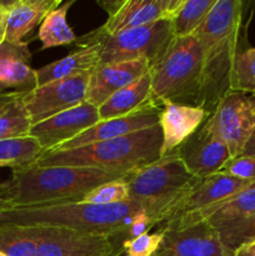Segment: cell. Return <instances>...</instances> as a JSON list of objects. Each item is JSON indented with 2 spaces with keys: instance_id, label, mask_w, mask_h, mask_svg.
Wrapping results in <instances>:
<instances>
[{
  "instance_id": "7402d4cb",
  "label": "cell",
  "mask_w": 255,
  "mask_h": 256,
  "mask_svg": "<svg viewBox=\"0 0 255 256\" xmlns=\"http://www.w3.org/2000/svg\"><path fill=\"white\" fill-rule=\"evenodd\" d=\"M74 2L75 0L62 2L42 20L38 34L42 50L76 42V36L66 22V14Z\"/></svg>"
},
{
  "instance_id": "e575fe53",
  "label": "cell",
  "mask_w": 255,
  "mask_h": 256,
  "mask_svg": "<svg viewBox=\"0 0 255 256\" xmlns=\"http://www.w3.org/2000/svg\"><path fill=\"white\" fill-rule=\"evenodd\" d=\"M8 25V9L4 2H0V45L5 42Z\"/></svg>"
},
{
  "instance_id": "d590c367",
  "label": "cell",
  "mask_w": 255,
  "mask_h": 256,
  "mask_svg": "<svg viewBox=\"0 0 255 256\" xmlns=\"http://www.w3.org/2000/svg\"><path fill=\"white\" fill-rule=\"evenodd\" d=\"M232 256H255V242L240 246Z\"/></svg>"
},
{
  "instance_id": "cb8c5ba5",
  "label": "cell",
  "mask_w": 255,
  "mask_h": 256,
  "mask_svg": "<svg viewBox=\"0 0 255 256\" xmlns=\"http://www.w3.org/2000/svg\"><path fill=\"white\" fill-rule=\"evenodd\" d=\"M255 214V182L228 200L208 219L212 228L238 222Z\"/></svg>"
},
{
  "instance_id": "3957f363",
  "label": "cell",
  "mask_w": 255,
  "mask_h": 256,
  "mask_svg": "<svg viewBox=\"0 0 255 256\" xmlns=\"http://www.w3.org/2000/svg\"><path fill=\"white\" fill-rule=\"evenodd\" d=\"M242 18L240 0H216L194 32L204 54L205 88L202 106L209 115L220 100L232 92Z\"/></svg>"
},
{
  "instance_id": "74e56055",
  "label": "cell",
  "mask_w": 255,
  "mask_h": 256,
  "mask_svg": "<svg viewBox=\"0 0 255 256\" xmlns=\"http://www.w3.org/2000/svg\"><path fill=\"white\" fill-rule=\"evenodd\" d=\"M2 166H6V165L2 164V162H0V168H2Z\"/></svg>"
},
{
  "instance_id": "9c48e42d",
  "label": "cell",
  "mask_w": 255,
  "mask_h": 256,
  "mask_svg": "<svg viewBox=\"0 0 255 256\" xmlns=\"http://www.w3.org/2000/svg\"><path fill=\"white\" fill-rule=\"evenodd\" d=\"M38 249L35 256H120L128 232L92 234L55 228H35Z\"/></svg>"
},
{
  "instance_id": "603a6c76",
  "label": "cell",
  "mask_w": 255,
  "mask_h": 256,
  "mask_svg": "<svg viewBox=\"0 0 255 256\" xmlns=\"http://www.w3.org/2000/svg\"><path fill=\"white\" fill-rule=\"evenodd\" d=\"M44 154L42 145L32 135L0 140V162L10 168L32 165Z\"/></svg>"
},
{
  "instance_id": "f546056e",
  "label": "cell",
  "mask_w": 255,
  "mask_h": 256,
  "mask_svg": "<svg viewBox=\"0 0 255 256\" xmlns=\"http://www.w3.org/2000/svg\"><path fill=\"white\" fill-rule=\"evenodd\" d=\"M126 179L105 182V184L99 185L95 189L90 190L89 192L82 195L78 202H90V204L96 205H114L120 204V202H130L129 188H128Z\"/></svg>"
},
{
  "instance_id": "f35d334b",
  "label": "cell",
  "mask_w": 255,
  "mask_h": 256,
  "mask_svg": "<svg viewBox=\"0 0 255 256\" xmlns=\"http://www.w3.org/2000/svg\"><path fill=\"white\" fill-rule=\"evenodd\" d=\"M0 256H6V255H4V254H2V252H0Z\"/></svg>"
},
{
  "instance_id": "484cf974",
  "label": "cell",
  "mask_w": 255,
  "mask_h": 256,
  "mask_svg": "<svg viewBox=\"0 0 255 256\" xmlns=\"http://www.w3.org/2000/svg\"><path fill=\"white\" fill-rule=\"evenodd\" d=\"M38 234L35 228L0 226V252L6 256H35Z\"/></svg>"
},
{
  "instance_id": "277c9868",
  "label": "cell",
  "mask_w": 255,
  "mask_h": 256,
  "mask_svg": "<svg viewBox=\"0 0 255 256\" xmlns=\"http://www.w3.org/2000/svg\"><path fill=\"white\" fill-rule=\"evenodd\" d=\"M162 132L160 125L125 136L94 142L72 150L42 154L39 166L92 168L114 172H132L160 159Z\"/></svg>"
},
{
  "instance_id": "8992f818",
  "label": "cell",
  "mask_w": 255,
  "mask_h": 256,
  "mask_svg": "<svg viewBox=\"0 0 255 256\" xmlns=\"http://www.w3.org/2000/svg\"><path fill=\"white\" fill-rule=\"evenodd\" d=\"M198 180L174 152L132 172L126 182L130 202L142 205L156 226L164 222L169 210L192 190Z\"/></svg>"
},
{
  "instance_id": "836d02e7",
  "label": "cell",
  "mask_w": 255,
  "mask_h": 256,
  "mask_svg": "<svg viewBox=\"0 0 255 256\" xmlns=\"http://www.w3.org/2000/svg\"><path fill=\"white\" fill-rule=\"evenodd\" d=\"M26 92H0V115L18 100L22 99Z\"/></svg>"
},
{
  "instance_id": "d6a6232c",
  "label": "cell",
  "mask_w": 255,
  "mask_h": 256,
  "mask_svg": "<svg viewBox=\"0 0 255 256\" xmlns=\"http://www.w3.org/2000/svg\"><path fill=\"white\" fill-rule=\"evenodd\" d=\"M154 226V222H152V219L146 212H139V214L132 218L129 228H128V238L132 239V238H138L140 235L148 234L149 230L152 229Z\"/></svg>"
},
{
  "instance_id": "ab89813d",
  "label": "cell",
  "mask_w": 255,
  "mask_h": 256,
  "mask_svg": "<svg viewBox=\"0 0 255 256\" xmlns=\"http://www.w3.org/2000/svg\"><path fill=\"white\" fill-rule=\"evenodd\" d=\"M154 256H158V255H154Z\"/></svg>"
},
{
  "instance_id": "5b68a950",
  "label": "cell",
  "mask_w": 255,
  "mask_h": 256,
  "mask_svg": "<svg viewBox=\"0 0 255 256\" xmlns=\"http://www.w3.org/2000/svg\"><path fill=\"white\" fill-rule=\"evenodd\" d=\"M152 102L202 106L205 88L202 49L194 35L174 38L150 65Z\"/></svg>"
},
{
  "instance_id": "ba28073f",
  "label": "cell",
  "mask_w": 255,
  "mask_h": 256,
  "mask_svg": "<svg viewBox=\"0 0 255 256\" xmlns=\"http://www.w3.org/2000/svg\"><path fill=\"white\" fill-rule=\"evenodd\" d=\"M235 158L255 132V94L232 90L228 92L204 122Z\"/></svg>"
},
{
  "instance_id": "f1b7e54d",
  "label": "cell",
  "mask_w": 255,
  "mask_h": 256,
  "mask_svg": "<svg viewBox=\"0 0 255 256\" xmlns=\"http://www.w3.org/2000/svg\"><path fill=\"white\" fill-rule=\"evenodd\" d=\"M232 90L255 94V48L238 52L232 68Z\"/></svg>"
},
{
  "instance_id": "9a60e30c",
  "label": "cell",
  "mask_w": 255,
  "mask_h": 256,
  "mask_svg": "<svg viewBox=\"0 0 255 256\" xmlns=\"http://www.w3.org/2000/svg\"><path fill=\"white\" fill-rule=\"evenodd\" d=\"M158 256H232L208 222L182 230L164 232Z\"/></svg>"
},
{
  "instance_id": "52a82bcc",
  "label": "cell",
  "mask_w": 255,
  "mask_h": 256,
  "mask_svg": "<svg viewBox=\"0 0 255 256\" xmlns=\"http://www.w3.org/2000/svg\"><path fill=\"white\" fill-rule=\"evenodd\" d=\"M174 38L172 20H160L115 34H105L95 29L76 39V45L96 48L100 65L139 59H146L152 65L162 56Z\"/></svg>"
},
{
  "instance_id": "8d00e7d4",
  "label": "cell",
  "mask_w": 255,
  "mask_h": 256,
  "mask_svg": "<svg viewBox=\"0 0 255 256\" xmlns=\"http://www.w3.org/2000/svg\"><path fill=\"white\" fill-rule=\"evenodd\" d=\"M242 154L246 155V156H252L255 159V132H252V135L250 136V139L248 140V142L245 144Z\"/></svg>"
},
{
  "instance_id": "2e32d148",
  "label": "cell",
  "mask_w": 255,
  "mask_h": 256,
  "mask_svg": "<svg viewBox=\"0 0 255 256\" xmlns=\"http://www.w3.org/2000/svg\"><path fill=\"white\" fill-rule=\"evenodd\" d=\"M150 72V62L146 59L99 65L90 74L86 102L99 108L114 92Z\"/></svg>"
},
{
  "instance_id": "83f0119b",
  "label": "cell",
  "mask_w": 255,
  "mask_h": 256,
  "mask_svg": "<svg viewBox=\"0 0 255 256\" xmlns=\"http://www.w3.org/2000/svg\"><path fill=\"white\" fill-rule=\"evenodd\" d=\"M32 122L22 99L10 105L0 115V140L29 135Z\"/></svg>"
},
{
  "instance_id": "ac0fdd59",
  "label": "cell",
  "mask_w": 255,
  "mask_h": 256,
  "mask_svg": "<svg viewBox=\"0 0 255 256\" xmlns=\"http://www.w3.org/2000/svg\"><path fill=\"white\" fill-rule=\"evenodd\" d=\"M32 52L28 42H9L0 45V92H30L39 86L36 70L30 66Z\"/></svg>"
},
{
  "instance_id": "4fadbf2b",
  "label": "cell",
  "mask_w": 255,
  "mask_h": 256,
  "mask_svg": "<svg viewBox=\"0 0 255 256\" xmlns=\"http://www.w3.org/2000/svg\"><path fill=\"white\" fill-rule=\"evenodd\" d=\"M162 106V105L150 100L149 104L145 105L142 109L136 110V112H132V114L126 115V116L100 120L99 122L89 128L86 132L80 134L79 136L74 138L70 142H64L55 150L78 149V148L85 146V145L125 136V135L159 125ZM55 150H52V152H55Z\"/></svg>"
},
{
  "instance_id": "7a4b0ae2",
  "label": "cell",
  "mask_w": 255,
  "mask_h": 256,
  "mask_svg": "<svg viewBox=\"0 0 255 256\" xmlns=\"http://www.w3.org/2000/svg\"><path fill=\"white\" fill-rule=\"evenodd\" d=\"M142 212L144 208L134 202L114 205L62 202L0 209V226L55 228L92 234H120L128 232L132 218Z\"/></svg>"
},
{
  "instance_id": "1f68e13d",
  "label": "cell",
  "mask_w": 255,
  "mask_h": 256,
  "mask_svg": "<svg viewBox=\"0 0 255 256\" xmlns=\"http://www.w3.org/2000/svg\"><path fill=\"white\" fill-rule=\"evenodd\" d=\"M220 172L230 175L236 179L245 180V182H255V159L246 155H238L235 158H230Z\"/></svg>"
},
{
  "instance_id": "4dcf8cb0",
  "label": "cell",
  "mask_w": 255,
  "mask_h": 256,
  "mask_svg": "<svg viewBox=\"0 0 255 256\" xmlns=\"http://www.w3.org/2000/svg\"><path fill=\"white\" fill-rule=\"evenodd\" d=\"M164 239V232H156L144 234L122 242L125 256H154Z\"/></svg>"
},
{
  "instance_id": "d6986e66",
  "label": "cell",
  "mask_w": 255,
  "mask_h": 256,
  "mask_svg": "<svg viewBox=\"0 0 255 256\" xmlns=\"http://www.w3.org/2000/svg\"><path fill=\"white\" fill-rule=\"evenodd\" d=\"M8 9L5 40L20 42L35 26L42 24L52 10L62 4L60 0H14L4 2Z\"/></svg>"
},
{
  "instance_id": "7c38bea8",
  "label": "cell",
  "mask_w": 255,
  "mask_h": 256,
  "mask_svg": "<svg viewBox=\"0 0 255 256\" xmlns=\"http://www.w3.org/2000/svg\"><path fill=\"white\" fill-rule=\"evenodd\" d=\"M100 122L99 110L85 102L46 120L32 125L29 135L39 142L44 154L79 136Z\"/></svg>"
},
{
  "instance_id": "4316f807",
  "label": "cell",
  "mask_w": 255,
  "mask_h": 256,
  "mask_svg": "<svg viewBox=\"0 0 255 256\" xmlns=\"http://www.w3.org/2000/svg\"><path fill=\"white\" fill-rule=\"evenodd\" d=\"M222 244L230 254H234L240 246L255 242V214L238 222L215 226Z\"/></svg>"
},
{
  "instance_id": "ffe728a7",
  "label": "cell",
  "mask_w": 255,
  "mask_h": 256,
  "mask_svg": "<svg viewBox=\"0 0 255 256\" xmlns=\"http://www.w3.org/2000/svg\"><path fill=\"white\" fill-rule=\"evenodd\" d=\"M152 98V75H142L132 84L118 90L104 104L98 108L100 120L126 116L142 109L150 102Z\"/></svg>"
},
{
  "instance_id": "30bf717a",
  "label": "cell",
  "mask_w": 255,
  "mask_h": 256,
  "mask_svg": "<svg viewBox=\"0 0 255 256\" xmlns=\"http://www.w3.org/2000/svg\"><path fill=\"white\" fill-rule=\"evenodd\" d=\"M90 74L75 75L40 85L22 98L32 125L86 102Z\"/></svg>"
},
{
  "instance_id": "d4e9b609",
  "label": "cell",
  "mask_w": 255,
  "mask_h": 256,
  "mask_svg": "<svg viewBox=\"0 0 255 256\" xmlns=\"http://www.w3.org/2000/svg\"><path fill=\"white\" fill-rule=\"evenodd\" d=\"M216 0H182L176 14L172 19L175 38L194 35Z\"/></svg>"
},
{
  "instance_id": "6da1fadb",
  "label": "cell",
  "mask_w": 255,
  "mask_h": 256,
  "mask_svg": "<svg viewBox=\"0 0 255 256\" xmlns=\"http://www.w3.org/2000/svg\"><path fill=\"white\" fill-rule=\"evenodd\" d=\"M130 174L92 168L34 164L12 168V178L0 185V209L78 202L99 185L124 180Z\"/></svg>"
},
{
  "instance_id": "5bb4252c",
  "label": "cell",
  "mask_w": 255,
  "mask_h": 256,
  "mask_svg": "<svg viewBox=\"0 0 255 256\" xmlns=\"http://www.w3.org/2000/svg\"><path fill=\"white\" fill-rule=\"evenodd\" d=\"M175 152L184 166L198 179L219 172L230 159L226 145L202 124Z\"/></svg>"
},
{
  "instance_id": "8fae6325",
  "label": "cell",
  "mask_w": 255,
  "mask_h": 256,
  "mask_svg": "<svg viewBox=\"0 0 255 256\" xmlns=\"http://www.w3.org/2000/svg\"><path fill=\"white\" fill-rule=\"evenodd\" d=\"M182 0H118L99 2L108 19L99 28L105 34L142 26L160 20H172Z\"/></svg>"
},
{
  "instance_id": "44dd1931",
  "label": "cell",
  "mask_w": 255,
  "mask_h": 256,
  "mask_svg": "<svg viewBox=\"0 0 255 256\" xmlns=\"http://www.w3.org/2000/svg\"><path fill=\"white\" fill-rule=\"evenodd\" d=\"M100 65L99 50L95 46H82L62 59L36 70L38 84L44 85L55 80L89 74Z\"/></svg>"
},
{
  "instance_id": "e0dca14e",
  "label": "cell",
  "mask_w": 255,
  "mask_h": 256,
  "mask_svg": "<svg viewBox=\"0 0 255 256\" xmlns=\"http://www.w3.org/2000/svg\"><path fill=\"white\" fill-rule=\"evenodd\" d=\"M208 118L209 114L202 106L164 102L159 122L162 132L160 158L174 152L204 124Z\"/></svg>"
}]
</instances>
